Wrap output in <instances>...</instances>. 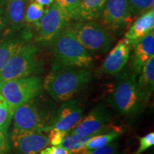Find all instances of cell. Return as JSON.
Listing matches in <instances>:
<instances>
[{
  "label": "cell",
  "instance_id": "19",
  "mask_svg": "<svg viewBox=\"0 0 154 154\" xmlns=\"http://www.w3.org/2000/svg\"><path fill=\"white\" fill-rule=\"evenodd\" d=\"M107 0H80L81 20L91 21L99 18Z\"/></svg>",
  "mask_w": 154,
  "mask_h": 154
},
{
  "label": "cell",
  "instance_id": "30",
  "mask_svg": "<svg viewBox=\"0 0 154 154\" xmlns=\"http://www.w3.org/2000/svg\"><path fill=\"white\" fill-rule=\"evenodd\" d=\"M9 150L7 131L0 128V154H7Z\"/></svg>",
  "mask_w": 154,
  "mask_h": 154
},
{
  "label": "cell",
  "instance_id": "21",
  "mask_svg": "<svg viewBox=\"0 0 154 154\" xmlns=\"http://www.w3.org/2000/svg\"><path fill=\"white\" fill-rule=\"evenodd\" d=\"M19 40L9 39L0 42V72L6 63L24 45Z\"/></svg>",
  "mask_w": 154,
  "mask_h": 154
},
{
  "label": "cell",
  "instance_id": "23",
  "mask_svg": "<svg viewBox=\"0 0 154 154\" xmlns=\"http://www.w3.org/2000/svg\"><path fill=\"white\" fill-rule=\"evenodd\" d=\"M46 9L43 6L34 1H31L26 7L24 14V22L28 24L37 23L45 13Z\"/></svg>",
  "mask_w": 154,
  "mask_h": 154
},
{
  "label": "cell",
  "instance_id": "12",
  "mask_svg": "<svg viewBox=\"0 0 154 154\" xmlns=\"http://www.w3.org/2000/svg\"><path fill=\"white\" fill-rule=\"evenodd\" d=\"M111 120L110 115L101 105L96 106L87 116L82 117L74 128L71 134H91L94 133L102 134L109 131L107 124Z\"/></svg>",
  "mask_w": 154,
  "mask_h": 154
},
{
  "label": "cell",
  "instance_id": "31",
  "mask_svg": "<svg viewBox=\"0 0 154 154\" xmlns=\"http://www.w3.org/2000/svg\"><path fill=\"white\" fill-rule=\"evenodd\" d=\"M7 28V22H6L5 14V2L0 0V34Z\"/></svg>",
  "mask_w": 154,
  "mask_h": 154
},
{
  "label": "cell",
  "instance_id": "17",
  "mask_svg": "<svg viewBox=\"0 0 154 154\" xmlns=\"http://www.w3.org/2000/svg\"><path fill=\"white\" fill-rule=\"evenodd\" d=\"M140 73L139 80L137 82L138 86L146 99L153 92L154 88V56L150 58L143 65Z\"/></svg>",
  "mask_w": 154,
  "mask_h": 154
},
{
  "label": "cell",
  "instance_id": "28",
  "mask_svg": "<svg viewBox=\"0 0 154 154\" xmlns=\"http://www.w3.org/2000/svg\"><path fill=\"white\" fill-rule=\"evenodd\" d=\"M119 146L117 143L113 141L104 146L94 150L89 154H118Z\"/></svg>",
  "mask_w": 154,
  "mask_h": 154
},
{
  "label": "cell",
  "instance_id": "29",
  "mask_svg": "<svg viewBox=\"0 0 154 154\" xmlns=\"http://www.w3.org/2000/svg\"><path fill=\"white\" fill-rule=\"evenodd\" d=\"M39 154H72V153L59 145L44 148L39 152Z\"/></svg>",
  "mask_w": 154,
  "mask_h": 154
},
{
  "label": "cell",
  "instance_id": "8",
  "mask_svg": "<svg viewBox=\"0 0 154 154\" xmlns=\"http://www.w3.org/2000/svg\"><path fill=\"white\" fill-rule=\"evenodd\" d=\"M14 128L23 131L44 132L49 121L45 111L30 100L17 107L13 113Z\"/></svg>",
  "mask_w": 154,
  "mask_h": 154
},
{
  "label": "cell",
  "instance_id": "22",
  "mask_svg": "<svg viewBox=\"0 0 154 154\" xmlns=\"http://www.w3.org/2000/svg\"><path fill=\"white\" fill-rule=\"evenodd\" d=\"M57 4L67 17L74 20H81L80 0H54Z\"/></svg>",
  "mask_w": 154,
  "mask_h": 154
},
{
  "label": "cell",
  "instance_id": "24",
  "mask_svg": "<svg viewBox=\"0 0 154 154\" xmlns=\"http://www.w3.org/2000/svg\"><path fill=\"white\" fill-rule=\"evenodd\" d=\"M132 18L153 9V0H128Z\"/></svg>",
  "mask_w": 154,
  "mask_h": 154
},
{
  "label": "cell",
  "instance_id": "18",
  "mask_svg": "<svg viewBox=\"0 0 154 154\" xmlns=\"http://www.w3.org/2000/svg\"><path fill=\"white\" fill-rule=\"evenodd\" d=\"M121 134V131L116 129L111 131L96 135L88 140L78 154H89L94 150L114 141L120 136Z\"/></svg>",
  "mask_w": 154,
  "mask_h": 154
},
{
  "label": "cell",
  "instance_id": "26",
  "mask_svg": "<svg viewBox=\"0 0 154 154\" xmlns=\"http://www.w3.org/2000/svg\"><path fill=\"white\" fill-rule=\"evenodd\" d=\"M49 135L48 138L49 140V145L51 146H59L63 141V140L69 134V132L64 131L53 128L48 131Z\"/></svg>",
  "mask_w": 154,
  "mask_h": 154
},
{
  "label": "cell",
  "instance_id": "1",
  "mask_svg": "<svg viewBox=\"0 0 154 154\" xmlns=\"http://www.w3.org/2000/svg\"><path fill=\"white\" fill-rule=\"evenodd\" d=\"M88 69L59 66L52 69L43 81V88L58 102H65L87 85L91 79Z\"/></svg>",
  "mask_w": 154,
  "mask_h": 154
},
{
  "label": "cell",
  "instance_id": "2",
  "mask_svg": "<svg viewBox=\"0 0 154 154\" xmlns=\"http://www.w3.org/2000/svg\"><path fill=\"white\" fill-rule=\"evenodd\" d=\"M54 64L88 69L93 66V58L78 41L70 26H67L49 43Z\"/></svg>",
  "mask_w": 154,
  "mask_h": 154
},
{
  "label": "cell",
  "instance_id": "25",
  "mask_svg": "<svg viewBox=\"0 0 154 154\" xmlns=\"http://www.w3.org/2000/svg\"><path fill=\"white\" fill-rule=\"evenodd\" d=\"M14 111L0 96V128L7 131L13 117Z\"/></svg>",
  "mask_w": 154,
  "mask_h": 154
},
{
  "label": "cell",
  "instance_id": "15",
  "mask_svg": "<svg viewBox=\"0 0 154 154\" xmlns=\"http://www.w3.org/2000/svg\"><path fill=\"white\" fill-rule=\"evenodd\" d=\"M153 26L154 11L153 9H150L142 14L133 23L125 34V38L129 40L132 47L153 29Z\"/></svg>",
  "mask_w": 154,
  "mask_h": 154
},
{
  "label": "cell",
  "instance_id": "20",
  "mask_svg": "<svg viewBox=\"0 0 154 154\" xmlns=\"http://www.w3.org/2000/svg\"><path fill=\"white\" fill-rule=\"evenodd\" d=\"M103 134V133H102ZM98 134V133H94L91 134H69L63 141L61 142L60 146L72 152V154H78L82 149L86 145V143L93 138L94 136Z\"/></svg>",
  "mask_w": 154,
  "mask_h": 154
},
{
  "label": "cell",
  "instance_id": "5",
  "mask_svg": "<svg viewBox=\"0 0 154 154\" xmlns=\"http://www.w3.org/2000/svg\"><path fill=\"white\" fill-rule=\"evenodd\" d=\"M145 99L138 88L136 76L132 74L117 83L113 88L109 101L121 114L130 115L139 110Z\"/></svg>",
  "mask_w": 154,
  "mask_h": 154
},
{
  "label": "cell",
  "instance_id": "7",
  "mask_svg": "<svg viewBox=\"0 0 154 154\" xmlns=\"http://www.w3.org/2000/svg\"><path fill=\"white\" fill-rule=\"evenodd\" d=\"M69 19L56 2L45 10L41 19L36 23L35 42L49 44L68 25Z\"/></svg>",
  "mask_w": 154,
  "mask_h": 154
},
{
  "label": "cell",
  "instance_id": "6",
  "mask_svg": "<svg viewBox=\"0 0 154 154\" xmlns=\"http://www.w3.org/2000/svg\"><path fill=\"white\" fill-rule=\"evenodd\" d=\"M70 27L78 41L88 51L106 52L110 49L114 41L113 36L98 23L79 22Z\"/></svg>",
  "mask_w": 154,
  "mask_h": 154
},
{
  "label": "cell",
  "instance_id": "3",
  "mask_svg": "<svg viewBox=\"0 0 154 154\" xmlns=\"http://www.w3.org/2000/svg\"><path fill=\"white\" fill-rule=\"evenodd\" d=\"M42 69L39 50L34 44H24L0 72V84L37 74Z\"/></svg>",
  "mask_w": 154,
  "mask_h": 154
},
{
  "label": "cell",
  "instance_id": "14",
  "mask_svg": "<svg viewBox=\"0 0 154 154\" xmlns=\"http://www.w3.org/2000/svg\"><path fill=\"white\" fill-rule=\"evenodd\" d=\"M132 47H134V51L131 66L135 74H139L143 65L150 58L154 56L153 29Z\"/></svg>",
  "mask_w": 154,
  "mask_h": 154
},
{
  "label": "cell",
  "instance_id": "9",
  "mask_svg": "<svg viewBox=\"0 0 154 154\" xmlns=\"http://www.w3.org/2000/svg\"><path fill=\"white\" fill-rule=\"evenodd\" d=\"M83 111L82 105L77 100L63 102L51 120L48 121L44 132H48L51 128H56L70 133L83 117Z\"/></svg>",
  "mask_w": 154,
  "mask_h": 154
},
{
  "label": "cell",
  "instance_id": "27",
  "mask_svg": "<svg viewBox=\"0 0 154 154\" xmlns=\"http://www.w3.org/2000/svg\"><path fill=\"white\" fill-rule=\"evenodd\" d=\"M140 143L134 154H142L154 145V133L151 132L139 138Z\"/></svg>",
  "mask_w": 154,
  "mask_h": 154
},
{
  "label": "cell",
  "instance_id": "4",
  "mask_svg": "<svg viewBox=\"0 0 154 154\" xmlns=\"http://www.w3.org/2000/svg\"><path fill=\"white\" fill-rule=\"evenodd\" d=\"M43 89L41 77L31 76L0 84V96L14 111L19 106L34 99Z\"/></svg>",
  "mask_w": 154,
  "mask_h": 154
},
{
  "label": "cell",
  "instance_id": "32",
  "mask_svg": "<svg viewBox=\"0 0 154 154\" xmlns=\"http://www.w3.org/2000/svg\"><path fill=\"white\" fill-rule=\"evenodd\" d=\"M36 2L43 6V7H49L54 2V0H34Z\"/></svg>",
  "mask_w": 154,
  "mask_h": 154
},
{
  "label": "cell",
  "instance_id": "16",
  "mask_svg": "<svg viewBox=\"0 0 154 154\" xmlns=\"http://www.w3.org/2000/svg\"><path fill=\"white\" fill-rule=\"evenodd\" d=\"M26 2L27 0H7L5 5L7 27L17 30L24 25Z\"/></svg>",
  "mask_w": 154,
  "mask_h": 154
},
{
  "label": "cell",
  "instance_id": "13",
  "mask_svg": "<svg viewBox=\"0 0 154 154\" xmlns=\"http://www.w3.org/2000/svg\"><path fill=\"white\" fill-rule=\"evenodd\" d=\"M131 43L125 38L121 40L109 54L102 65L106 74L116 75L121 72L128 62L131 49Z\"/></svg>",
  "mask_w": 154,
  "mask_h": 154
},
{
  "label": "cell",
  "instance_id": "11",
  "mask_svg": "<svg viewBox=\"0 0 154 154\" xmlns=\"http://www.w3.org/2000/svg\"><path fill=\"white\" fill-rule=\"evenodd\" d=\"M102 24L109 29L117 30L129 25L133 18L128 0H107L100 16Z\"/></svg>",
  "mask_w": 154,
  "mask_h": 154
},
{
  "label": "cell",
  "instance_id": "10",
  "mask_svg": "<svg viewBox=\"0 0 154 154\" xmlns=\"http://www.w3.org/2000/svg\"><path fill=\"white\" fill-rule=\"evenodd\" d=\"M11 140L17 154H38L49 145L48 136L42 132L16 128L11 133Z\"/></svg>",
  "mask_w": 154,
  "mask_h": 154
}]
</instances>
